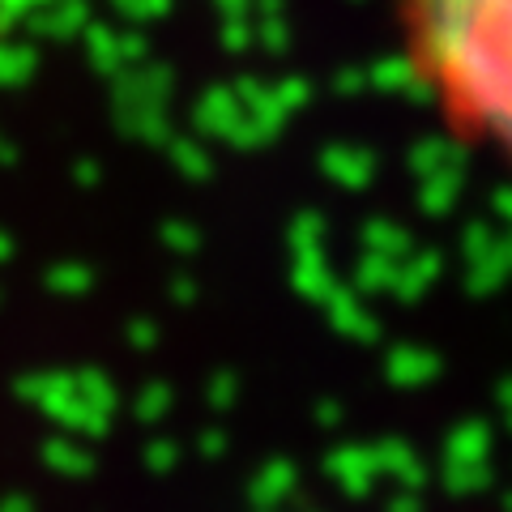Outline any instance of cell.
Listing matches in <instances>:
<instances>
[{"label":"cell","instance_id":"obj_1","mask_svg":"<svg viewBox=\"0 0 512 512\" xmlns=\"http://www.w3.org/2000/svg\"><path fill=\"white\" fill-rule=\"evenodd\" d=\"M389 22L440 133L512 175V0H389Z\"/></svg>","mask_w":512,"mask_h":512}]
</instances>
